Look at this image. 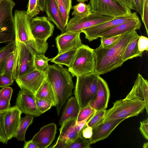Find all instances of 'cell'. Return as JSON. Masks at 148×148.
<instances>
[{
	"mask_svg": "<svg viewBox=\"0 0 148 148\" xmlns=\"http://www.w3.org/2000/svg\"><path fill=\"white\" fill-rule=\"evenodd\" d=\"M143 11L141 16L142 22L144 23L147 34L148 35V0H143Z\"/></svg>",
	"mask_w": 148,
	"mask_h": 148,
	"instance_id": "f35d334b",
	"label": "cell"
},
{
	"mask_svg": "<svg viewBox=\"0 0 148 148\" xmlns=\"http://www.w3.org/2000/svg\"><path fill=\"white\" fill-rule=\"evenodd\" d=\"M125 119L121 118L102 121L92 129V134L89 139L92 144L107 138L116 127Z\"/></svg>",
	"mask_w": 148,
	"mask_h": 148,
	"instance_id": "e0dca14e",
	"label": "cell"
},
{
	"mask_svg": "<svg viewBox=\"0 0 148 148\" xmlns=\"http://www.w3.org/2000/svg\"><path fill=\"white\" fill-rule=\"evenodd\" d=\"M135 10L142 16L143 11V0H133Z\"/></svg>",
	"mask_w": 148,
	"mask_h": 148,
	"instance_id": "681fc988",
	"label": "cell"
},
{
	"mask_svg": "<svg viewBox=\"0 0 148 148\" xmlns=\"http://www.w3.org/2000/svg\"><path fill=\"white\" fill-rule=\"evenodd\" d=\"M114 17L101 15L92 12L88 16L81 18L76 16L68 21L65 32H80L84 29L105 22Z\"/></svg>",
	"mask_w": 148,
	"mask_h": 148,
	"instance_id": "7c38bea8",
	"label": "cell"
},
{
	"mask_svg": "<svg viewBox=\"0 0 148 148\" xmlns=\"http://www.w3.org/2000/svg\"><path fill=\"white\" fill-rule=\"evenodd\" d=\"M98 89L95 99L90 101L89 105L96 111L106 110L110 97V91L107 83L99 75L97 82Z\"/></svg>",
	"mask_w": 148,
	"mask_h": 148,
	"instance_id": "d6986e66",
	"label": "cell"
},
{
	"mask_svg": "<svg viewBox=\"0 0 148 148\" xmlns=\"http://www.w3.org/2000/svg\"><path fill=\"white\" fill-rule=\"evenodd\" d=\"M13 91V89L9 86L3 87L0 90V97L10 100Z\"/></svg>",
	"mask_w": 148,
	"mask_h": 148,
	"instance_id": "7bdbcfd3",
	"label": "cell"
},
{
	"mask_svg": "<svg viewBox=\"0 0 148 148\" xmlns=\"http://www.w3.org/2000/svg\"><path fill=\"white\" fill-rule=\"evenodd\" d=\"M34 117V116L29 115H26L24 117H21L19 126L13 137L18 141H25L26 131L32 123Z\"/></svg>",
	"mask_w": 148,
	"mask_h": 148,
	"instance_id": "83f0119b",
	"label": "cell"
},
{
	"mask_svg": "<svg viewBox=\"0 0 148 148\" xmlns=\"http://www.w3.org/2000/svg\"><path fill=\"white\" fill-rule=\"evenodd\" d=\"M95 61L93 49L83 44L76 49L73 61L68 68L73 77L95 73Z\"/></svg>",
	"mask_w": 148,
	"mask_h": 148,
	"instance_id": "8992f818",
	"label": "cell"
},
{
	"mask_svg": "<svg viewBox=\"0 0 148 148\" xmlns=\"http://www.w3.org/2000/svg\"><path fill=\"white\" fill-rule=\"evenodd\" d=\"M0 142L4 144H7L8 142L3 129L2 111H0Z\"/></svg>",
	"mask_w": 148,
	"mask_h": 148,
	"instance_id": "f6af8a7d",
	"label": "cell"
},
{
	"mask_svg": "<svg viewBox=\"0 0 148 148\" xmlns=\"http://www.w3.org/2000/svg\"><path fill=\"white\" fill-rule=\"evenodd\" d=\"M140 132L144 138L147 140H148V119L140 122L139 128Z\"/></svg>",
	"mask_w": 148,
	"mask_h": 148,
	"instance_id": "ee69618b",
	"label": "cell"
},
{
	"mask_svg": "<svg viewBox=\"0 0 148 148\" xmlns=\"http://www.w3.org/2000/svg\"><path fill=\"white\" fill-rule=\"evenodd\" d=\"M90 144L89 140L83 138L82 136L78 137L73 141L64 143L58 139L55 143L49 148H89Z\"/></svg>",
	"mask_w": 148,
	"mask_h": 148,
	"instance_id": "484cf974",
	"label": "cell"
},
{
	"mask_svg": "<svg viewBox=\"0 0 148 148\" xmlns=\"http://www.w3.org/2000/svg\"><path fill=\"white\" fill-rule=\"evenodd\" d=\"M77 2H84L87 1L88 0H76Z\"/></svg>",
	"mask_w": 148,
	"mask_h": 148,
	"instance_id": "9f6ffc18",
	"label": "cell"
},
{
	"mask_svg": "<svg viewBox=\"0 0 148 148\" xmlns=\"http://www.w3.org/2000/svg\"><path fill=\"white\" fill-rule=\"evenodd\" d=\"M145 109L144 101L139 100L120 99L113 103V107L106 110L103 121L136 116Z\"/></svg>",
	"mask_w": 148,
	"mask_h": 148,
	"instance_id": "5b68a950",
	"label": "cell"
},
{
	"mask_svg": "<svg viewBox=\"0 0 148 148\" xmlns=\"http://www.w3.org/2000/svg\"><path fill=\"white\" fill-rule=\"evenodd\" d=\"M66 10L69 14L72 8L71 0H62Z\"/></svg>",
	"mask_w": 148,
	"mask_h": 148,
	"instance_id": "f5cc1de1",
	"label": "cell"
},
{
	"mask_svg": "<svg viewBox=\"0 0 148 148\" xmlns=\"http://www.w3.org/2000/svg\"><path fill=\"white\" fill-rule=\"evenodd\" d=\"M76 119H69L61 125L58 139L66 143L72 142L78 137L82 136L78 133L76 128Z\"/></svg>",
	"mask_w": 148,
	"mask_h": 148,
	"instance_id": "7402d4cb",
	"label": "cell"
},
{
	"mask_svg": "<svg viewBox=\"0 0 148 148\" xmlns=\"http://www.w3.org/2000/svg\"><path fill=\"white\" fill-rule=\"evenodd\" d=\"M45 0H38V3L40 11L44 12L45 10Z\"/></svg>",
	"mask_w": 148,
	"mask_h": 148,
	"instance_id": "db71d44e",
	"label": "cell"
},
{
	"mask_svg": "<svg viewBox=\"0 0 148 148\" xmlns=\"http://www.w3.org/2000/svg\"><path fill=\"white\" fill-rule=\"evenodd\" d=\"M80 107L75 98L72 97L68 99L63 109L59 122L61 125L68 120L77 118L80 110Z\"/></svg>",
	"mask_w": 148,
	"mask_h": 148,
	"instance_id": "cb8c5ba5",
	"label": "cell"
},
{
	"mask_svg": "<svg viewBox=\"0 0 148 148\" xmlns=\"http://www.w3.org/2000/svg\"><path fill=\"white\" fill-rule=\"evenodd\" d=\"M148 143L147 142L144 143L143 145V148H148Z\"/></svg>",
	"mask_w": 148,
	"mask_h": 148,
	"instance_id": "11a10c76",
	"label": "cell"
},
{
	"mask_svg": "<svg viewBox=\"0 0 148 148\" xmlns=\"http://www.w3.org/2000/svg\"><path fill=\"white\" fill-rule=\"evenodd\" d=\"M10 101L0 97V111L5 110L10 107Z\"/></svg>",
	"mask_w": 148,
	"mask_h": 148,
	"instance_id": "7dc6e473",
	"label": "cell"
},
{
	"mask_svg": "<svg viewBox=\"0 0 148 148\" xmlns=\"http://www.w3.org/2000/svg\"><path fill=\"white\" fill-rule=\"evenodd\" d=\"M51 59L46 57L43 54H36L34 60L36 69L41 71H45L49 66V61Z\"/></svg>",
	"mask_w": 148,
	"mask_h": 148,
	"instance_id": "d6a6232c",
	"label": "cell"
},
{
	"mask_svg": "<svg viewBox=\"0 0 148 148\" xmlns=\"http://www.w3.org/2000/svg\"><path fill=\"white\" fill-rule=\"evenodd\" d=\"M96 111L92 108L88 104L87 106L80 109L76 121L79 122L90 117Z\"/></svg>",
	"mask_w": 148,
	"mask_h": 148,
	"instance_id": "e575fe53",
	"label": "cell"
},
{
	"mask_svg": "<svg viewBox=\"0 0 148 148\" xmlns=\"http://www.w3.org/2000/svg\"><path fill=\"white\" fill-rule=\"evenodd\" d=\"M15 41L13 70L14 80L36 69L34 61L36 54L33 49L28 44L21 42L16 37Z\"/></svg>",
	"mask_w": 148,
	"mask_h": 148,
	"instance_id": "3957f363",
	"label": "cell"
},
{
	"mask_svg": "<svg viewBox=\"0 0 148 148\" xmlns=\"http://www.w3.org/2000/svg\"><path fill=\"white\" fill-rule=\"evenodd\" d=\"M14 58V50L9 56L6 60L3 73L12 77L13 79V70Z\"/></svg>",
	"mask_w": 148,
	"mask_h": 148,
	"instance_id": "836d02e7",
	"label": "cell"
},
{
	"mask_svg": "<svg viewBox=\"0 0 148 148\" xmlns=\"http://www.w3.org/2000/svg\"><path fill=\"white\" fill-rule=\"evenodd\" d=\"M36 101L38 108L41 114L50 109L52 106L49 102L36 97Z\"/></svg>",
	"mask_w": 148,
	"mask_h": 148,
	"instance_id": "74e56055",
	"label": "cell"
},
{
	"mask_svg": "<svg viewBox=\"0 0 148 148\" xmlns=\"http://www.w3.org/2000/svg\"><path fill=\"white\" fill-rule=\"evenodd\" d=\"M106 110V109H103L96 111L88 120L86 124L93 129L103 121Z\"/></svg>",
	"mask_w": 148,
	"mask_h": 148,
	"instance_id": "1f68e13d",
	"label": "cell"
},
{
	"mask_svg": "<svg viewBox=\"0 0 148 148\" xmlns=\"http://www.w3.org/2000/svg\"><path fill=\"white\" fill-rule=\"evenodd\" d=\"M2 112L4 131L8 141L13 138L18 129L22 113L16 105Z\"/></svg>",
	"mask_w": 148,
	"mask_h": 148,
	"instance_id": "5bb4252c",
	"label": "cell"
},
{
	"mask_svg": "<svg viewBox=\"0 0 148 148\" xmlns=\"http://www.w3.org/2000/svg\"><path fill=\"white\" fill-rule=\"evenodd\" d=\"M99 76L94 73L76 77L74 95L80 108L87 106L95 99Z\"/></svg>",
	"mask_w": 148,
	"mask_h": 148,
	"instance_id": "277c9868",
	"label": "cell"
},
{
	"mask_svg": "<svg viewBox=\"0 0 148 148\" xmlns=\"http://www.w3.org/2000/svg\"><path fill=\"white\" fill-rule=\"evenodd\" d=\"M46 79L45 71L36 69L15 79L21 89H25L35 94Z\"/></svg>",
	"mask_w": 148,
	"mask_h": 148,
	"instance_id": "9a60e30c",
	"label": "cell"
},
{
	"mask_svg": "<svg viewBox=\"0 0 148 148\" xmlns=\"http://www.w3.org/2000/svg\"><path fill=\"white\" fill-rule=\"evenodd\" d=\"M15 43V40L0 48V75L4 73L6 60L9 56L14 50Z\"/></svg>",
	"mask_w": 148,
	"mask_h": 148,
	"instance_id": "f546056e",
	"label": "cell"
},
{
	"mask_svg": "<svg viewBox=\"0 0 148 148\" xmlns=\"http://www.w3.org/2000/svg\"><path fill=\"white\" fill-rule=\"evenodd\" d=\"M90 117H88L81 121L78 122L76 121L75 125V127L77 132L79 135H82V130L85 127L86 123Z\"/></svg>",
	"mask_w": 148,
	"mask_h": 148,
	"instance_id": "c3c4849f",
	"label": "cell"
},
{
	"mask_svg": "<svg viewBox=\"0 0 148 148\" xmlns=\"http://www.w3.org/2000/svg\"><path fill=\"white\" fill-rule=\"evenodd\" d=\"M141 26V21L139 19H135L125 23L99 34L97 38H107L111 36L121 35L126 33L139 29Z\"/></svg>",
	"mask_w": 148,
	"mask_h": 148,
	"instance_id": "44dd1931",
	"label": "cell"
},
{
	"mask_svg": "<svg viewBox=\"0 0 148 148\" xmlns=\"http://www.w3.org/2000/svg\"><path fill=\"white\" fill-rule=\"evenodd\" d=\"M57 129L55 123H49L41 128L32 140L38 148H47L54 140Z\"/></svg>",
	"mask_w": 148,
	"mask_h": 148,
	"instance_id": "ffe728a7",
	"label": "cell"
},
{
	"mask_svg": "<svg viewBox=\"0 0 148 148\" xmlns=\"http://www.w3.org/2000/svg\"><path fill=\"white\" fill-rule=\"evenodd\" d=\"M77 49H72L58 54L55 57L52 58L51 62L56 64L66 65L69 68L73 61Z\"/></svg>",
	"mask_w": 148,
	"mask_h": 148,
	"instance_id": "f1b7e54d",
	"label": "cell"
},
{
	"mask_svg": "<svg viewBox=\"0 0 148 148\" xmlns=\"http://www.w3.org/2000/svg\"><path fill=\"white\" fill-rule=\"evenodd\" d=\"M31 18L25 10H15L14 18L16 37L21 42L28 44L35 52L38 53L39 48L31 29Z\"/></svg>",
	"mask_w": 148,
	"mask_h": 148,
	"instance_id": "ba28073f",
	"label": "cell"
},
{
	"mask_svg": "<svg viewBox=\"0 0 148 148\" xmlns=\"http://www.w3.org/2000/svg\"><path fill=\"white\" fill-rule=\"evenodd\" d=\"M81 32H65L58 35L55 40L59 54L72 49H77L83 44Z\"/></svg>",
	"mask_w": 148,
	"mask_h": 148,
	"instance_id": "2e32d148",
	"label": "cell"
},
{
	"mask_svg": "<svg viewBox=\"0 0 148 148\" xmlns=\"http://www.w3.org/2000/svg\"><path fill=\"white\" fill-rule=\"evenodd\" d=\"M92 134V128L86 124L85 127L84 128L82 131V136L86 138H90Z\"/></svg>",
	"mask_w": 148,
	"mask_h": 148,
	"instance_id": "bcb514c9",
	"label": "cell"
},
{
	"mask_svg": "<svg viewBox=\"0 0 148 148\" xmlns=\"http://www.w3.org/2000/svg\"><path fill=\"white\" fill-rule=\"evenodd\" d=\"M24 148H38L37 145L32 140L25 141Z\"/></svg>",
	"mask_w": 148,
	"mask_h": 148,
	"instance_id": "816d5d0a",
	"label": "cell"
},
{
	"mask_svg": "<svg viewBox=\"0 0 148 148\" xmlns=\"http://www.w3.org/2000/svg\"><path fill=\"white\" fill-rule=\"evenodd\" d=\"M15 105L26 115L38 116L42 114L37 107L35 94L25 89H21L16 99Z\"/></svg>",
	"mask_w": 148,
	"mask_h": 148,
	"instance_id": "4fadbf2b",
	"label": "cell"
},
{
	"mask_svg": "<svg viewBox=\"0 0 148 148\" xmlns=\"http://www.w3.org/2000/svg\"><path fill=\"white\" fill-rule=\"evenodd\" d=\"M138 35L136 31H132L122 34L109 47L99 46L93 49L95 61V73L99 75H103L121 66L124 63L123 56L127 46Z\"/></svg>",
	"mask_w": 148,
	"mask_h": 148,
	"instance_id": "6da1fadb",
	"label": "cell"
},
{
	"mask_svg": "<svg viewBox=\"0 0 148 148\" xmlns=\"http://www.w3.org/2000/svg\"><path fill=\"white\" fill-rule=\"evenodd\" d=\"M122 35L107 38H100L101 44L99 46L102 47H109L116 42L121 37Z\"/></svg>",
	"mask_w": 148,
	"mask_h": 148,
	"instance_id": "ab89813d",
	"label": "cell"
},
{
	"mask_svg": "<svg viewBox=\"0 0 148 148\" xmlns=\"http://www.w3.org/2000/svg\"><path fill=\"white\" fill-rule=\"evenodd\" d=\"M89 3L92 12L103 16L115 17L132 12L118 0H90Z\"/></svg>",
	"mask_w": 148,
	"mask_h": 148,
	"instance_id": "30bf717a",
	"label": "cell"
},
{
	"mask_svg": "<svg viewBox=\"0 0 148 148\" xmlns=\"http://www.w3.org/2000/svg\"><path fill=\"white\" fill-rule=\"evenodd\" d=\"M45 11L48 19L52 22L62 33L65 32L66 27L61 19L56 0H45Z\"/></svg>",
	"mask_w": 148,
	"mask_h": 148,
	"instance_id": "603a6c76",
	"label": "cell"
},
{
	"mask_svg": "<svg viewBox=\"0 0 148 148\" xmlns=\"http://www.w3.org/2000/svg\"><path fill=\"white\" fill-rule=\"evenodd\" d=\"M139 19L136 12L114 17L113 19L84 29L82 31L85 38L90 42L97 39L100 33L121 24L135 19Z\"/></svg>",
	"mask_w": 148,
	"mask_h": 148,
	"instance_id": "8fae6325",
	"label": "cell"
},
{
	"mask_svg": "<svg viewBox=\"0 0 148 148\" xmlns=\"http://www.w3.org/2000/svg\"><path fill=\"white\" fill-rule=\"evenodd\" d=\"M124 99L144 101L147 113H148V82L140 74H138L132 89Z\"/></svg>",
	"mask_w": 148,
	"mask_h": 148,
	"instance_id": "ac0fdd59",
	"label": "cell"
},
{
	"mask_svg": "<svg viewBox=\"0 0 148 148\" xmlns=\"http://www.w3.org/2000/svg\"><path fill=\"white\" fill-rule=\"evenodd\" d=\"M30 26L32 35L42 54H44L48 48L47 41L53 35L54 26L47 17L32 18Z\"/></svg>",
	"mask_w": 148,
	"mask_h": 148,
	"instance_id": "9c48e42d",
	"label": "cell"
},
{
	"mask_svg": "<svg viewBox=\"0 0 148 148\" xmlns=\"http://www.w3.org/2000/svg\"><path fill=\"white\" fill-rule=\"evenodd\" d=\"M36 98L45 100L55 106L56 102L55 95L50 84L45 79L35 94Z\"/></svg>",
	"mask_w": 148,
	"mask_h": 148,
	"instance_id": "d4e9b609",
	"label": "cell"
},
{
	"mask_svg": "<svg viewBox=\"0 0 148 148\" xmlns=\"http://www.w3.org/2000/svg\"><path fill=\"white\" fill-rule=\"evenodd\" d=\"M73 11L72 15L74 16L84 18L88 16L92 12L90 4L79 2L72 7Z\"/></svg>",
	"mask_w": 148,
	"mask_h": 148,
	"instance_id": "4dcf8cb0",
	"label": "cell"
},
{
	"mask_svg": "<svg viewBox=\"0 0 148 148\" xmlns=\"http://www.w3.org/2000/svg\"><path fill=\"white\" fill-rule=\"evenodd\" d=\"M130 10H135L133 0H118Z\"/></svg>",
	"mask_w": 148,
	"mask_h": 148,
	"instance_id": "f907efd6",
	"label": "cell"
},
{
	"mask_svg": "<svg viewBox=\"0 0 148 148\" xmlns=\"http://www.w3.org/2000/svg\"><path fill=\"white\" fill-rule=\"evenodd\" d=\"M14 80L12 78L6 74L0 75V88L12 85Z\"/></svg>",
	"mask_w": 148,
	"mask_h": 148,
	"instance_id": "60d3db41",
	"label": "cell"
},
{
	"mask_svg": "<svg viewBox=\"0 0 148 148\" xmlns=\"http://www.w3.org/2000/svg\"><path fill=\"white\" fill-rule=\"evenodd\" d=\"M15 4L12 0L0 2V43L12 42L16 32L12 11Z\"/></svg>",
	"mask_w": 148,
	"mask_h": 148,
	"instance_id": "52a82bcc",
	"label": "cell"
},
{
	"mask_svg": "<svg viewBox=\"0 0 148 148\" xmlns=\"http://www.w3.org/2000/svg\"><path fill=\"white\" fill-rule=\"evenodd\" d=\"M62 21L66 27L69 21V14L62 0H56Z\"/></svg>",
	"mask_w": 148,
	"mask_h": 148,
	"instance_id": "8d00e7d4",
	"label": "cell"
},
{
	"mask_svg": "<svg viewBox=\"0 0 148 148\" xmlns=\"http://www.w3.org/2000/svg\"><path fill=\"white\" fill-rule=\"evenodd\" d=\"M45 71V79L51 84L55 95L59 116L62 107L73 94L74 85L72 76L68 69L56 64L49 65Z\"/></svg>",
	"mask_w": 148,
	"mask_h": 148,
	"instance_id": "7a4b0ae2",
	"label": "cell"
},
{
	"mask_svg": "<svg viewBox=\"0 0 148 148\" xmlns=\"http://www.w3.org/2000/svg\"><path fill=\"white\" fill-rule=\"evenodd\" d=\"M138 46L139 51L143 52L148 51V38L143 36H140L138 42Z\"/></svg>",
	"mask_w": 148,
	"mask_h": 148,
	"instance_id": "b9f144b4",
	"label": "cell"
},
{
	"mask_svg": "<svg viewBox=\"0 0 148 148\" xmlns=\"http://www.w3.org/2000/svg\"><path fill=\"white\" fill-rule=\"evenodd\" d=\"M140 36L139 35L134 37L129 42L124 52L123 60L124 62L134 58L141 57L143 52L139 51L138 42Z\"/></svg>",
	"mask_w": 148,
	"mask_h": 148,
	"instance_id": "4316f807",
	"label": "cell"
},
{
	"mask_svg": "<svg viewBox=\"0 0 148 148\" xmlns=\"http://www.w3.org/2000/svg\"><path fill=\"white\" fill-rule=\"evenodd\" d=\"M40 11L38 0H29L26 12L29 16L31 18L36 16Z\"/></svg>",
	"mask_w": 148,
	"mask_h": 148,
	"instance_id": "d590c367",
	"label": "cell"
},
{
	"mask_svg": "<svg viewBox=\"0 0 148 148\" xmlns=\"http://www.w3.org/2000/svg\"><path fill=\"white\" fill-rule=\"evenodd\" d=\"M1 1V0H0V2Z\"/></svg>",
	"mask_w": 148,
	"mask_h": 148,
	"instance_id": "6f0895ef",
	"label": "cell"
}]
</instances>
